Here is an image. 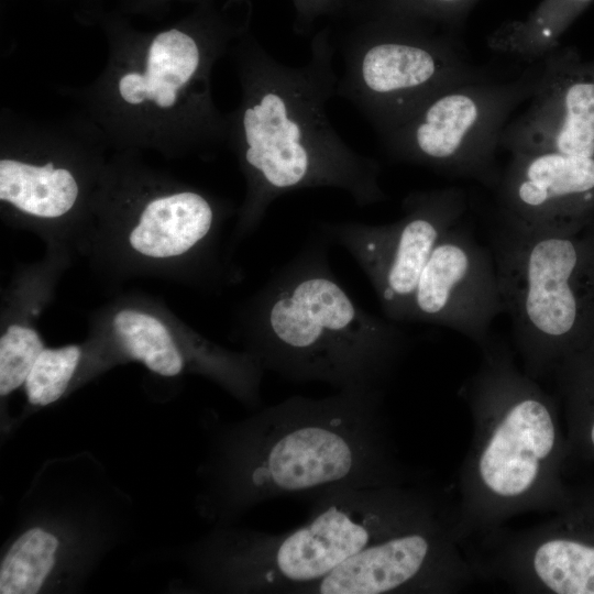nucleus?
<instances>
[{"label": "nucleus", "instance_id": "f257e3e1", "mask_svg": "<svg viewBox=\"0 0 594 594\" xmlns=\"http://www.w3.org/2000/svg\"><path fill=\"white\" fill-rule=\"evenodd\" d=\"M250 51L240 116L250 189L241 230L257 228L275 200L302 189H339L359 207L385 201L380 163L345 143L328 117L339 78L331 30L315 34L299 66L279 62L260 45Z\"/></svg>", "mask_w": 594, "mask_h": 594}, {"label": "nucleus", "instance_id": "f03ea898", "mask_svg": "<svg viewBox=\"0 0 594 594\" xmlns=\"http://www.w3.org/2000/svg\"><path fill=\"white\" fill-rule=\"evenodd\" d=\"M318 229L248 306L246 342L262 366L292 382L384 391L409 350L398 324L362 308L329 261Z\"/></svg>", "mask_w": 594, "mask_h": 594}, {"label": "nucleus", "instance_id": "7ed1b4c3", "mask_svg": "<svg viewBox=\"0 0 594 594\" xmlns=\"http://www.w3.org/2000/svg\"><path fill=\"white\" fill-rule=\"evenodd\" d=\"M463 386L473 432L459 471L454 512L466 541L503 529L514 516L553 513L568 501L565 429L556 400L491 342Z\"/></svg>", "mask_w": 594, "mask_h": 594}, {"label": "nucleus", "instance_id": "20e7f679", "mask_svg": "<svg viewBox=\"0 0 594 594\" xmlns=\"http://www.w3.org/2000/svg\"><path fill=\"white\" fill-rule=\"evenodd\" d=\"M239 440L241 505L278 497L311 504L339 491L416 481L399 460L384 391L294 395L251 418Z\"/></svg>", "mask_w": 594, "mask_h": 594}, {"label": "nucleus", "instance_id": "39448f33", "mask_svg": "<svg viewBox=\"0 0 594 594\" xmlns=\"http://www.w3.org/2000/svg\"><path fill=\"white\" fill-rule=\"evenodd\" d=\"M451 505L418 481L328 494L311 503L306 524L286 532L242 537L233 561L238 582L258 593L299 594L369 547Z\"/></svg>", "mask_w": 594, "mask_h": 594}, {"label": "nucleus", "instance_id": "423d86ee", "mask_svg": "<svg viewBox=\"0 0 594 594\" xmlns=\"http://www.w3.org/2000/svg\"><path fill=\"white\" fill-rule=\"evenodd\" d=\"M491 251L522 370L539 381L594 333V266L572 234L503 223Z\"/></svg>", "mask_w": 594, "mask_h": 594}, {"label": "nucleus", "instance_id": "0eeeda50", "mask_svg": "<svg viewBox=\"0 0 594 594\" xmlns=\"http://www.w3.org/2000/svg\"><path fill=\"white\" fill-rule=\"evenodd\" d=\"M339 43L343 69L337 96L382 135L437 94L480 78L457 53L449 33L377 16H348Z\"/></svg>", "mask_w": 594, "mask_h": 594}, {"label": "nucleus", "instance_id": "6e6552de", "mask_svg": "<svg viewBox=\"0 0 594 594\" xmlns=\"http://www.w3.org/2000/svg\"><path fill=\"white\" fill-rule=\"evenodd\" d=\"M536 78L537 72H529L507 82L477 78L455 85L378 138L393 160L497 185L496 148L509 114L530 98Z\"/></svg>", "mask_w": 594, "mask_h": 594}, {"label": "nucleus", "instance_id": "1a4fd4ad", "mask_svg": "<svg viewBox=\"0 0 594 594\" xmlns=\"http://www.w3.org/2000/svg\"><path fill=\"white\" fill-rule=\"evenodd\" d=\"M466 210L459 188L414 191L403 200V216L391 223L323 222L321 230L342 246L371 283L384 317L409 322L419 277L443 235Z\"/></svg>", "mask_w": 594, "mask_h": 594}, {"label": "nucleus", "instance_id": "9d476101", "mask_svg": "<svg viewBox=\"0 0 594 594\" xmlns=\"http://www.w3.org/2000/svg\"><path fill=\"white\" fill-rule=\"evenodd\" d=\"M547 520L519 531L481 538L469 554L477 579L517 593L594 594V484L571 488Z\"/></svg>", "mask_w": 594, "mask_h": 594}, {"label": "nucleus", "instance_id": "9b49d317", "mask_svg": "<svg viewBox=\"0 0 594 594\" xmlns=\"http://www.w3.org/2000/svg\"><path fill=\"white\" fill-rule=\"evenodd\" d=\"M476 579L453 503L369 547L299 594H454Z\"/></svg>", "mask_w": 594, "mask_h": 594}, {"label": "nucleus", "instance_id": "f8f14e48", "mask_svg": "<svg viewBox=\"0 0 594 594\" xmlns=\"http://www.w3.org/2000/svg\"><path fill=\"white\" fill-rule=\"evenodd\" d=\"M501 314L493 253L459 222L439 241L419 277L409 322L452 329L482 349Z\"/></svg>", "mask_w": 594, "mask_h": 594}, {"label": "nucleus", "instance_id": "ddd939ff", "mask_svg": "<svg viewBox=\"0 0 594 594\" xmlns=\"http://www.w3.org/2000/svg\"><path fill=\"white\" fill-rule=\"evenodd\" d=\"M530 103L503 132L513 153L556 152L594 157V58L556 48L542 58Z\"/></svg>", "mask_w": 594, "mask_h": 594}, {"label": "nucleus", "instance_id": "4468645a", "mask_svg": "<svg viewBox=\"0 0 594 594\" xmlns=\"http://www.w3.org/2000/svg\"><path fill=\"white\" fill-rule=\"evenodd\" d=\"M497 185L501 223L524 232L571 234L594 209V157L513 153Z\"/></svg>", "mask_w": 594, "mask_h": 594}, {"label": "nucleus", "instance_id": "2eb2a0df", "mask_svg": "<svg viewBox=\"0 0 594 594\" xmlns=\"http://www.w3.org/2000/svg\"><path fill=\"white\" fill-rule=\"evenodd\" d=\"M217 224L210 201L195 191H182L152 200L129 234L131 248L152 258H169L199 250Z\"/></svg>", "mask_w": 594, "mask_h": 594}, {"label": "nucleus", "instance_id": "dca6fc26", "mask_svg": "<svg viewBox=\"0 0 594 594\" xmlns=\"http://www.w3.org/2000/svg\"><path fill=\"white\" fill-rule=\"evenodd\" d=\"M569 459L594 464V333L556 366Z\"/></svg>", "mask_w": 594, "mask_h": 594}, {"label": "nucleus", "instance_id": "f3484780", "mask_svg": "<svg viewBox=\"0 0 594 594\" xmlns=\"http://www.w3.org/2000/svg\"><path fill=\"white\" fill-rule=\"evenodd\" d=\"M78 186L74 176L52 163L35 166L13 160L0 162V199L41 218H57L74 206Z\"/></svg>", "mask_w": 594, "mask_h": 594}, {"label": "nucleus", "instance_id": "a211bd4d", "mask_svg": "<svg viewBox=\"0 0 594 594\" xmlns=\"http://www.w3.org/2000/svg\"><path fill=\"white\" fill-rule=\"evenodd\" d=\"M594 0H542L525 19L502 24L490 37L493 50L543 58L559 46L568 28Z\"/></svg>", "mask_w": 594, "mask_h": 594}, {"label": "nucleus", "instance_id": "6ab92c4d", "mask_svg": "<svg viewBox=\"0 0 594 594\" xmlns=\"http://www.w3.org/2000/svg\"><path fill=\"white\" fill-rule=\"evenodd\" d=\"M128 353L163 376L183 371L184 358L166 324L157 317L136 309H122L112 321Z\"/></svg>", "mask_w": 594, "mask_h": 594}, {"label": "nucleus", "instance_id": "aec40b11", "mask_svg": "<svg viewBox=\"0 0 594 594\" xmlns=\"http://www.w3.org/2000/svg\"><path fill=\"white\" fill-rule=\"evenodd\" d=\"M57 538L32 528L21 535L1 562V594H35L55 564Z\"/></svg>", "mask_w": 594, "mask_h": 594}, {"label": "nucleus", "instance_id": "412c9836", "mask_svg": "<svg viewBox=\"0 0 594 594\" xmlns=\"http://www.w3.org/2000/svg\"><path fill=\"white\" fill-rule=\"evenodd\" d=\"M477 0H350L342 15L396 19L450 33Z\"/></svg>", "mask_w": 594, "mask_h": 594}, {"label": "nucleus", "instance_id": "4be33fe9", "mask_svg": "<svg viewBox=\"0 0 594 594\" xmlns=\"http://www.w3.org/2000/svg\"><path fill=\"white\" fill-rule=\"evenodd\" d=\"M201 51L190 35L169 30L152 42L146 62V99L154 100L163 84L184 87L201 66Z\"/></svg>", "mask_w": 594, "mask_h": 594}, {"label": "nucleus", "instance_id": "5701e85b", "mask_svg": "<svg viewBox=\"0 0 594 594\" xmlns=\"http://www.w3.org/2000/svg\"><path fill=\"white\" fill-rule=\"evenodd\" d=\"M80 354L77 345L44 349L24 383L29 402L40 406L56 402L66 391Z\"/></svg>", "mask_w": 594, "mask_h": 594}, {"label": "nucleus", "instance_id": "b1692460", "mask_svg": "<svg viewBox=\"0 0 594 594\" xmlns=\"http://www.w3.org/2000/svg\"><path fill=\"white\" fill-rule=\"evenodd\" d=\"M36 330L11 324L0 339V394L6 396L25 383L32 366L44 350Z\"/></svg>", "mask_w": 594, "mask_h": 594}, {"label": "nucleus", "instance_id": "393cba45", "mask_svg": "<svg viewBox=\"0 0 594 594\" xmlns=\"http://www.w3.org/2000/svg\"><path fill=\"white\" fill-rule=\"evenodd\" d=\"M294 7V30L307 34L315 22L326 15H342L350 0H290Z\"/></svg>", "mask_w": 594, "mask_h": 594}, {"label": "nucleus", "instance_id": "a878e982", "mask_svg": "<svg viewBox=\"0 0 594 594\" xmlns=\"http://www.w3.org/2000/svg\"><path fill=\"white\" fill-rule=\"evenodd\" d=\"M119 91L122 98L132 105L141 103L146 99V78L139 73H129L119 81Z\"/></svg>", "mask_w": 594, "mask_h": 594}, {"label": "nucleus", "instance_id": "bb28decb", "mask_svg": "<svg viewBox=\"0 0 594 594\" xmlns=\"http://www.w3.org/2000/svg\"><path fill=\"white\" fill-rule=\"evenodd\" d=\"M177 89L169 85H163L155 94L154 101L157 106L167 108L175 103Z\"/></svg>", "mask_w": 594, "mask_h": 594}]
</instances>
